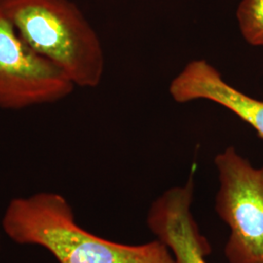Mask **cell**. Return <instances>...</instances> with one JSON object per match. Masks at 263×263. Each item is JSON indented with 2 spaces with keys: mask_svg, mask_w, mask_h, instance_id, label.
<instances>
[{
  "mask_svg": "<svg viewBox=\"0 0 263 263\" xmlns=\"http://www.w3.org/2000/svg\"><path fill=\"white\" fill-rule=\"evenodd\" d=\"M2 226L14 242L44 248L59 263H175L157 239L125 245L88 232L76 223L66 198L53 192L12 200Z\"/></svg>",
  "mask_w": 263,
  "mask_h": 263,
  "instance_id": "1",
  "label": "cell"
},
{
  "mask_svg": "<svg viewBox=\"0 0 263 263\" xmlns=\"http://www.w3.org/2000/svg\"><path fill=\"white\" fill-rule=\"evenodd\" d=\"M20 37L79 87L94 88L104 72V49L94 28L69 0H0Z\"/></svg>",
  "mask_w": 263,
  "mask_h": 263,
  "instance_id": "2",
  "label": "cell"
},
{
  "mask_svg": "<svg viewBox=\"0 0 263 263\" xmlns=\"http://www.w3.org/2000/svg\"><path fill=\"white\" fill-rule=\"evenodd\" d=\"M216 212L229 227V263H263V166L256 168L234 146L216 154Z\"/></svg>",
  "mask_w": 263,
  "mask_h": 263,
  "instance_id": "3",
  "label": "cell"
},
{
  "mask_svg": "<svg viewBox=\"0 0 263 263\" xmlns=\"http://www.w3.org/2000/svg\"><path fill=\"white\" fill-rule=\"evenodd\" d=\"M76 85L20 37L0 9V107L22 109L65 99Z\"/></svg>",
  "mask_w": 263,
  "mask_h": 263,
  "instance_id": "4",
  "label": "cell"
},
{
  "mask_svg": "<svg viewBox=\"0 0 263 263\" xmlns=\"http://www.w3.org/2000/svg\"><path fill=\"white\" fill-rule=\"evenodd\" d=\"M194 187L193 169L184 184L170 188L152 202L146 217L151 233L169 249L175 263H209L211 247L191 212Z\"/></svg>",
  "mask_w": 263,
  "mask_h": 263,
  "instance_id": "5",
  "label": "cell"
},
{
  "mask_svg": "<svg viewBox=\"0 0 263 263\" xmlns=\"http://www.w3.org/2000/svg\"><path fill=\"white\" fill-rule=\"evenodd\" d=\"M169 93L179 104L207 100L219 104L249 123L263 140V101L227 83L216 67L204 59L189 62L172 80Z\"/></svg>",
  "mask_w": 263,
  "mask_h": 263,
  "instance_id": "6",
  "label": "cell"
},
{
  "mask_svg": "<svg viewBox=\"0 0 263 263\" xmlns=\"http://www.w3.org/2000/svg\"><path fill=\"white\" fill-rule=\"evenodd\" d=\"M236 17L246 42L263 48V0H242Z\"/></svg>",
  "mask_w": 263,
  "mask_h": 263,
  "instance_id": "7",
  "label": "cell"
}]
</instances>
